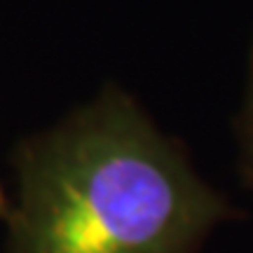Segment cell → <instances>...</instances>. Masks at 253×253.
<instances>
[{
  "label": "cell",
  "instance_id": "cell-1",
  "mask_svg": "<svg viewBox=\"0 0 253 253\" xmlns=\"http://www.w3.org/2000/svg\"><path fill=\"white\" fill-rule=\"evenodd\" d=\"M7 253H197L232 209L118 87L14 153Z\"/></svg>",
  "mask_w": 253,
  "mask_h": 253
},
{
  "label": "cell",
  "instance_id": "cell-2",
  "mask_svg": "<svg viewBox=\"0 0 253 253\" xmlns=\"http://www.w3.org/2000/svg\"><path fill=\"white\" fill-rule=\"evenodd\" d=\"M239 141H242V176L249 188H253V52L249 68V89L246 103L239 118Z\"/></svg>",
  "mask_w": 253,
  "mask_h": 253
},
{
  "label": "cell",
  "instance_id": "cell-3",
  "mask_svg": "<svg viewBox=\"0 0 253 253\" xmlns=\"http://www.w3.org/2000/svg\"><path fill=\"white\" fill-rule=\"evenodd\" d=\"M7 209H9V199H7V195H5V188L0 185V218L7 216Z\"/></svg>",
  "mask_w": 253,
  "mask_h": 253
}]
</instances>
